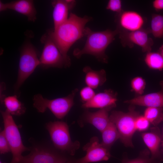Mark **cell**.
Here are the masks:
<instances>
[{"instance_id":"obj_34","label":"cell","mask_w":163,"mask_h":163,"mask_svg":"<svg viewBox=\"0 0 163 163\" xmlns=\"http://www.w3.org/2000/svg\"><path fill=\"white\" fill-rule=\"evenodd\" d=\"M161 146H162V147L163 150V136L162 139V140Z\"/></svg>"},{"instance_id":"obj_21","label":"cell","mask_w":163,"mask_h":163,"mask_svg":"<svg viewBox=\"0 0 163 163\" xmlns=\"http://www.w3.org/2000/svg\"><path fill=\"white\" fill-rule=\"evenodd\" d=\"M3 103L6 108V110L11 115L20 116L25 112V107L16 95L6 97Z\"/></svg>"},{"instance_id":"obj_35","label":"cell","mask_w":163,"mask_h":163,"mask_svg":"<svg viewBox=\"0 0 163 163\" xmlns=\"http://www.w3.org/2000/svg\"><path fill=\"white\" fill-rule=\"evenodd\" d=\"M0 163H5V162H3L2 161H0Z\"/></svg>"},{"instance_id":"obj_1","label":"cell","mask_w":163,"mask_h":163,"mask_svg":"<svg viewBox=\"0 0 163 163\" xmlns=\"http://www.w3.org/2000/svg\"><path fill=\"white\" fill-rule=\"evenodd\" d=\"M92 18L86 16L81 17L72 13L65 22L48 32L63 56L66 67L71 64L67 54L68 51L75 42L85 36V25Z\"/></svg>"},{"instance_id":"obj_10","label":"cell","mask_w":163,"mask_h":163,"mask_svg":"<svg viewBox=\"0 0 163 163\" xmlns=\"http://www.w3.org/2000/svg\"><path fill=\"white\" fill-rule=\"evenodd\" d=\"M151 33L150 28H142L132 32L121 31L118 34L123 46H128L131 48L136 44L141 47L143 52L147 53L151 52L154 44L152 39L149 37V34Z\"/></svg>"},{"instance_id":"obj_4","label":"cell","mask_w":163,"mask_h":163,"mask_svg":"<svg viewBox=\"0 0 163 163\" xmlns=\"http://www.w3.org/2000/svg\"><path fill=\"white\" fill-rule=\"evenodd\" d=\"M78 89L76 88L65 97L49 100L40 94L35 95L33 98V106L37 111L43 113L49 109L58 119H63L74 105V99Z\"/></svg>"},{"instance_id":"obj_6","label":"cell","mask_w":163,"mask_h":163,"mask_svg":"<svg viewBox=\"0 0 163 163\" xmlns=\"http://www.w3.org/2000/svg\"><path fill=\"white\" fill-rule=\"evenodd\" d=\"M4 125L3 130L9 143L12 155L10 163H16L22 156L24 152L30 150V148L23 144L18 127L12 115L7 110L1 111Z\"/></svg>"},{"instance_id":"obj_3","label":"cell","mask_w":163,"mask_h":163,"mask_svg":"<svg viewBox=\"0 0 163 163\" xmlns=\"http://www.w3.org/2000/svg\"><path fill=\"white\" fill-rule=\"evenodd\" d=\"M46 128L55 148L62 152H66L73 155L80 146L79 142H73L71 139L67 123L63 121L50 122Z\"/></svg>"},{"instance_id":"obj_25","label":"cell","mask_w":163,"mask_h":163,"mask_svg":"<svg viewBox=\"0 0 163 163\" xmlns=\"http://www.w3.org/2000/svg\"><path fill=\"white\" fill-rule=\"evenodd\" d=\"M150 154L149 150L145 149L141 152L136 158L132 159H124L122 163H151Z\"/></svg>"},{"instance_id":"obj_30","label":"cell","mask_w":163,"mask_h":163,"mask_svg":"<svg viewBox=\"0 0 163 163\" xmlns=\"http://www.w3.org/2000/svg\"><path fill=\"white\" fill-rule=\"evenodd\" d=\"M106 9L120 13L123 10L122 8V1L120 0H110L106 7Z\"/></svg>"},{"instance_id":"obj_8","label":"cell","mask_w":163,"mask_h":163,"mask_svg":"<svg viewBox=\"0 0 163 163\" xmlns=\"http://www.w3.org/2000/svg\"><path fill=\"white\" fill-rule=\"evenodd\" d=\"M40 64L35 48L30 43H27L21 53L18 76L15 88L16 90L19 88Z\"/></svg>"},{"instance_id":"obj_15","label":"cell","mask_w":163,"mask_h":163,"mask_svg":"<svg viewBox=\"0 0 163 163\" xmlns=\"http://www.w3.org/2000/svg\"><path fill=\"white\" fill-rule=\"evenodd\" d=\"M117 94L111 89L97 93L90 101L83 103V108H103L112 107H115L117 101Z\"/></svg>"},{"instance_id":"obj_14","label":"cell","mask_w":163,"mask_h":163,"mask_svg":"<svg viewBox=\"0 0 163 163\" xmlns=\"http://www.w3.org/2000/svg\"><path fill=\"white\" fill-rule=\"evenodd\" d=\"M8 9L15 11L26 16L29 21L34 22L37 19V11L33 0H16L6 3L0 1V11Z\"/></svg>"},{"instance_id":"obj_9","label":"cell","mask_w":163,"mask_h":163,"mask_svg":"<svg viewBox=\"0 0 163 163\" xmlns=\"http://www.w3.org/2000/svg\"><path fill=\"white\" fill-rule=\"evenodd\" d=\"M41 40L44 47L39 59L40 65L44 68L66 67L63 56L49 35L47 34L43 36Z\"/></svg>"},{"instance_id":"obj_20","label":"cell","mask_w":163,"mask_h":163,"mask_svg":"<svg viewBox=\"0 0 163 163\" xmlns=\"http://www.w3.org/2000/svg\"><path fill=\"white\" fill-rule=\"evenodd\" d=\"M102 141L101 143L104 147L110 151L114 143L120 138V135L114 123L110 121L107 126L101 132Z\"/></svg>"},{"instance_id":"obj_12","label":"cell","mask_w":163,"mask_h":163,"mask_svg":"<svg viewBox=\"0 0 163 163\" xmlns=\"http://www.w3.org/2000/svg\"><path fill=\"white\" fill-rule=\"evenodd\" d=\"M143 140L151 154V163H160L163 160V150L161 146L163 137L159 128L154 126L149 132L142 133Z\"/></svg>"},{"instance_id":"obj_28","label":"cell","mask_w":163,"mask_h":163,"mask_svg":"<svg viewBox=\"0 0 163 163\" xmlns=\"http://www.w3.org/2000/svg\"><path fill=\"white\" fill-rule=\"evenodd\" d=\"M95 95L93 89L88 86L83 88L80 91L81 100L83 103L90 101Z\"/></svg>"},{"instance_id":"obj_26","label":"cell","mask_w":163,"mask_h":163,"mask_svg":"<svg viewBox=\"0 0 163 163\" xmlns=\"http://www.w3.org/2000/svg\"><path fill=\"white\" fill-rule=\"evenodd\" d=\"M131 85L132 89L135 92L141 95L144 92L145 82L144 80L142 77H137L132 79Z\"/></svg>"},{"instance_id":"obj_29","label":"cell","mask_w":163,"mask_h":163,"mask_svg":"<svg viewBox=\"0 0 163 163\" xmlns=\"http://www.w3.org/2000/svg\"><path fill=\"white\" fill-rule=\"evenodd\" d=\"M10 152L11 150L9 143L3 130L0 133V154H5Z\"/></svg>"},{"instance_id":"obj_2","label":"cell","mask_w":163,"mask_h":163,"mask_svg":"<svg viewBox=\"0 0 163 163\" xmlns=\"http://www.w3.org/2000/svg\"><path fill=\"white\" fill-rule=\"evenodd\" d=\"M119 33V31L117 29L114 31L108 29L95 32L85 27L84 34L87 39L85 45L82 49H75L73 55L78 59L83 54L91 55L94 56L99 61L107 63L108 57L105 53L106 50L114 40L115 36Z\"/></svg>"},{"instance_id":"obj_7","label":"cell","mask_w":163,"mask_h":163,"mask_svg":"<svg viewBox=\"0 0 163 163\" xmlns=\"http://www.w3.org/2000/svg\"><path fill=\"white\" fill-rule=\"evenodd\" d=\"M30 151L16 163H62L69 159L62 152L47 145H33Z\"/></svg>"},{"instance_id":"obj_19","label":"cell","mask_w":163,"mask_h":163,"mask_svg":"<svg viewBox=\"0 0 163 163\" xmlns=\"http://www.w3.org/2000/svg\"><path fill=\"white\" fill-rule=\"evenodd\" d=\"M85 74V82L87 85L91 88L96 89L102 85L106 80L105 71L93 70L90 67L86 66L83 69Z\"/></svg>"},{"instance_id":"obj_33","label":"cell","mask_w":163,"mask_h":163,"mask_svg":"<svg viewBox=\"0 0 163 163\" xmlns=\"http://www.w3.org/2000/svg\"><path fill=\"white\" fill-rule=\"evenodd\" d=\"M62 163H75L74 161L69 159L67 161Z\"/></svg>"},{"instance_id":"obj_11","label":"cell","mask_w":163,"mask_h":163,"mask_svg":"<svg viewBox=\"0 0 163 163\" xmlns=\"http://www.w3.org/2000/svg\"><path fill=\"white\" fill-rule=\"evenodd\" d=\"M86 152L85 155L81 158L74 161L75 163H89L106 161L109 160L111 155L109 150L104 147L99 142L96 136L92 137L89 142L83 148Z\"/></svg>"},{"instance_id":"obj_24","label":"cell","mask_w":163,"mask_h":163,"mask_svg":"<svg viewBox=\"0 0 163 163\" xmlns=\"http://www.w3.org/2000/svg\"><path fill=\"white\" fill-rule=\"evenodd\" d=\"M150 29L154 37L163 38V15L152 14Z\"/></svg>"},{"instance_id":"obj_17","label":"cell","mask_w":163,"mask_h":163,"mask_svg":"<svg viewBox=\"0 0 163 163\" xmlns=\"http://www.w3.org/2000/svg\"><path fill=\"white\" fill-rule=\"evenodd\" d=\"M113 107H110L100 109L94 112L87 111L84 114V120L101 132L110 122L109 112Z\"/></svg>"},{"instance_id":"obj_18","label":"cell","mask_w":163,"mask_h":163,"mask_svg":"<svg viewBox=\"0 0 163 163\" xmlns=\"http://www.w3.org/2000/svg\"><path fill=\"white\" fill-rule=\"evenodd\" d=\"M160 85L161 89L159 91L138 96L125 101V103L133 105L163 108V82Z\"/></svg>"},{"instance_id":"obj_32","label":"cell","mask_w":163,"mask_h":163,"mask_svg":"<svg viewBox=\"0 0 163 163\" xmlns=\"http://www.w3.org/2000/svg\"><path fill=\"white\" fill-rule=\"evenodd\" d=\"M158 52L163 56V44L159 48Z\"/></svg>"},{"instance_id":"obj_27","label":"cell","mask_w":163,"mask_h":163,"mask_svg":"<svg viewBox=\"0 0 163 163\" xmlns=\"http://www.w3.org/2000/svg\"><path fill=\"white\" fill-rule=\"evenodd\" d=\"M150 123L144 116L139 115L137 117L135 121L136 130L140 131L145 130L148 128Z\"/></svg>"},{"instance_id":"obj_13","label":"cell","mask_w":163,"mask_h":163,"mask_svg":"<svg viewBox=\"0 0 163 163\" xmlns=\"http://www.w3.org/2000/svg\"><path fill=\"white\" fill-rule=\"evenodd\" d=\"M117 29L119 31L132 32L140 30L144 23V18L138 12L131 11H123L115 16Z\"/></svg>"},{"instance_id":"obj_16","label":"cell","mask_w":163,"mask_h":163,"mask_svg":"<svg viewBox=\"0 0 163 163\" xmlns=\"http://www.w3.org/2000/svg\"><path fill=\"white\" fill-rule=\"evenodd\" d=\"M76 2L74 0H57L53 1V17L54 29L65 22L68 18L69 10L75 5Z\"/></svg>"},{"instance_id":"obj_36","label":"cell","mask_w":163,"mask_h":163,"mask_svg":"<svg viewBox=\"0 0 163 163\" xmlns=\"http://www.w3.org/2000/svg\"></svg>"},{"instance_id":"obj_5","label":"cell","mask_w":163,"mask_h":163,"mask_svg":"<svg viewBox=\"0 0 163 163\" xmlns=\"http://www.w3.org/2000/svg\"><path fill=\"white\" fill-rule=\"evenodd\" d=\"M139 113L133 106L126 113L113 111L109 116L110 120L115 125L120 135V139L126 146L133 147L132 139L136 131L135 123Z\"/></svg>"},{"instance_id":"obj_22","label":"cell","mask_w":163,"mask_h":163,"mask_svg":"<svg viewBox=\"0 0 163 163\" xmlns=\"http://www.w3.org/2000/svg\"><path fill=\"white\" fill-rule=\"evenodd\" d=\"M154 126H157L163 121V108L148 107L144 116Z\"/></svg>"},{"instance_id":"obj_23","label":"cell","mask_w":163,"mask_h":163,"mask_svg":"<svg viewBox=\"0 0 163 163\" xmlns=\"http://www.w3.org/2000/svg\"><path fill=\"white\" fill-rule=\"evenodd\" d=\"M145 61L151 69L158 70L163 69V56L158 52L147 53Z\"/></svg>"},{"instance_id":"obj_31","label":"cell","mask_w":163,"mask_h":163,"mask_svg":"<svg viewBox=\"0 0 163 163\" xmlns=\"http://www.w3.org/2000/svg\"><path fill=\"white\" fill-rule=\"evenodd\" d=\"M153 7L157 11L163 9V0H155L152 2Z\"/></svg>"}]
</instances>
